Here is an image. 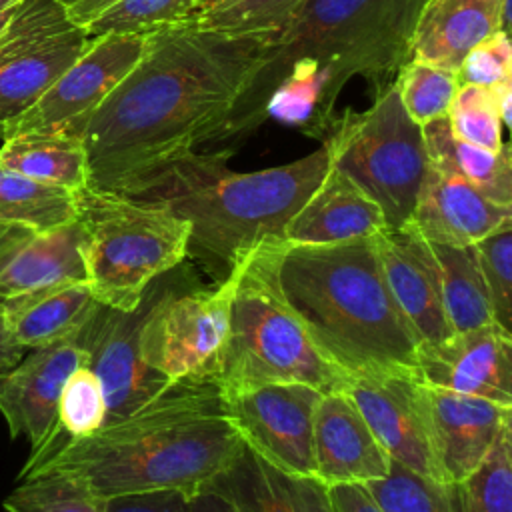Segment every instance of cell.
Here are the masks:
<instances>
[{
	"mask_svg": "<svg viewBox=\"0 0 512 512\" xmlns=\"http://www.w3.org/2000/svg\"><path fill=\"white\" fill-rule=\"evenodd\" d=\"M182 490H150L100 500L102 512H190Z\"/></svg>",
	"mask_w": 512,
	"mask_h": 512,
	"instance_id": "cell-40",
	"label": "cell"
},
{
	"mask_svg": "<svg viewBox=\"0 0 512 512\" xmlns=\"http://www.w3.org/2000/svg\"><path fill=\"white\" fill-rule=\"evenodd\" d=\"M510 0H424L410 58L458 70L462 58L498 30H508Z\"/></svg>",
	"mask_w": 512,
	"mask_h": 512,
	"instance_id": "cell-24",
	"label": "cell"
},
{
	"mask_svg": "<svg viewBox=\"0 0 512 512\" xmlns=\"http://www.w3.org/2000/svg\"><path fill=\"white\" fill-rule=\"evenodd\" d=\"M406 114L420 126L444 118L460 86L454 70L410 58L392 80Z\"/></svg>",
	"mask_w": 512,
	"mask_h": 512,
	"instance_id": "cell-31",
	"label": "cell"
},
{
	"mask_svg": "<svg viewBox=\"0 0 512 512\" xmlns=\"http://www.w3.org/2000/svg\"><path fill=\"white\" fill-rule=\"evenodd\" d=\"M2 506L4 512H102L100 500L80 482L58 472L24 476Z\"/></svg>",
	"mask_w": 512,
	"mask_h": 512,
	"instance_id": "cell-35",
	"label": "cell"
},
{
	"mask_svg": "<svg viewBox=\"0 0 512 512\" xmlns=\"http://www.w3.org/2000/svg\"><path fill=\"white\" fill-rule=\"evenodd\" d=\"M446 120L452 134L462 142L492 152L506 144V122L498 106L496 88L460 84L448 108Z\"/></svg>",
	"mask_w": 512,
	"mask_h": 512,
	"instance_id": "cell-34",
	"label": "cell"
},
{
	"mask_svg": "<svg viewBox=\"0 0 512 512\" xmlns=\"http://www.w3.org/2000/svg\"><path fill=\"white\" fill-rule=\"evenodd\" d=\"M58 2H60V4H64L66 8H70V6H72V4H76L78 0H58Z\"/></svg>",
	"mask_w": 512,
	"mask_h": 512,
	"instance_id": "cell-48",
	"label": "cell"
},
{
	"mask_svg": "<svg viewBox=\"0 0 512 512\" xmlns=\"http://www.w3.org/2000/svg\"><path fill=\"white\" fill-rule=\"evenodd\" d=\"M2 142V168L72 192L88 186L86 152L80 138L68 134L22 132L8 136Z\"/></svg>",
	"mask_w": 512,
	"mask_h": 512,
	"instance_id": "cell-27",
	"label": "cell"
},
{
	"mask_svg": "<svg viewBox=\"0 0 512 512\" xmlns=\"http://www.w3.org/2000/svg\"><path fill=\"white\" fill-rule=\"evenodd\" d=\"M114 2L118 0H78L68 8V14L76 24L86 26L90 20H94L100 12H104Z\"/></svg>",
	"mask_w": 512,
	"mask_h": 512,
	"instance_id": "cell-44",
	"label": "cell"
},
{
	"mask_svg": "<svg viewBox=\"0 0 512 512\" xmlns=\"http://www.w3.org/2000/svg\"><path fill=\"white\" fill-rule=\"evenodd\" d=\"M0 302L12 336L26 350L76 336L100 304L86 280L56 284Z\"/></svg>",
	"mask_w": 512,
	"mask_h": 512,
	"instance_id": "cell-25",
	"label": "cell"
},
{
	"mask_svg": "<svg viewBox=\"0 0 512 512\" xmlns=\"http://www.w3.org/2000/svg\"><path fill=\"white\" fill-rule=\"evenodd\" d=\"M374 238L388 290L416 332L420 344H434L452 334L436 256L430 242L412 226L384 228Z\"/></svg>",
	"mask_w": 512,
	"mask_h": 512,
	"instance_id": "cell-17",
	"label": "cell"
},
{
	"mask_svg": "<svg viewBox=\"0 0 512 512\" xmlns=\"http://www.w3.org/2000/svg\"><path fill=\"white\" fill-rule=\"evenodd\" d=\"M76 220V192L0 166V222L48 232Z\"/></svg>",
	"mask_w": 512,
	"mask_h": 512,
	"instance_id": "cell-29",
	"label": "cell"
},
{
	"mask_svg": "<svg viewBox=\"0 0 512 512\" xmlns=\"http://www.w3.org/2000/svg\"><path fill=\"white\" fill-rule=\"evenodd\" d=\"M170 272L154 278L140 304L132 310L98 304L78 332V342L84 348V364L98 376L104 390V424L132 414L174 386L162 374L148 368L138 352L142 322L168 286Z\"/></svg>",
	"mask_w": 512,
	"mask_h": 512,
	"instance_id": "cell-11",
	"label": "cell"
},
{
	"mask_svg": "<svg viewBox=\"0 0 512 512\" xmlns=\"http://www.w3.org/2000/svg\"><path fill=\"white\" fill-rule=\"evenodd\" d=\"M334 512H384L364 484L328 486Z\"/></svg>",
	"mask_w": 512,
	"mask_h": 512,
	"instance_id": "cell-41",
	"label": "cell"
},
{
	"mask_svg": "<svg viewBox=\"0 0 512 512\" xmlns=\"http://www.w3.org/2000/svg\"><path fill=\"white\" fill-rule=\"evenodd\" d=\"M242 444L216 384H174L88 436L56 434L20 478L66 474L96 500L150 490L194 494L232 464Z\"/></svg>",
	"mask_w": 512,
	"mask_h": 512,
	"instance_id": "cell-3",
	"label": "cell"
},
{
	"mask_svg": "<svg viewBox=\"0 0 512 512\" xmlns=\"http://www.w3.org/2000/svg\"><path fill=\"white\" fill-rule=\"evenodd\" d=\"M460 84L496 88L512 82V44L508 30H498L476 44L456 70Z\"/></svg>",
	"mask_w": 512,
	"mask_h": 512,
	"instance_id": "cell-39",
	"label": "cell"
},
{
	"mask_svg": "<svg viewBox=\"0 0 512 512\" xmlns=\"http://www.w3.org/2000/svg\"><path fill=\"white\" fill-rule=\"evenodd\" d=\"M232 150L188 152L124 196L156 202L190 226L188 258L214 284L224 282L262 242H284V228L330 166L324 146L280 166L236 172Z\"/></svg>",
	"mask_w": 512,
	"mask_h": 512,
	"instance_id": "cell-4",
	"label": "cell"
},
{
	"mask_svg": "<svg viewBox=\"0 0 512 512\" xmlns=\"http://www.w3.org/2000/svg\"><path fill=\"white\" fill-rule=\"evenodd\" d=\"M222 2H226V0H198V10H196V14H200L202 10H208V8L216 6V4H222Z\"/></svg>",
	"mask_w": 512,
	"mask_h": 512,
	"instance_id": "cell-45",
	"label": "cell"
},
{
	"mask_svg": "<svg viewBox=\"0 0 512 512\" xmlns=\"http://www.w3.org/2000/svg\"><path fill=\"white\" fill-rule=\"evenodd\" d=\"M144 48L146 36H92L76 62L68 66L42 98L14 124L8 136L48 132L78 138L88 116L138 64Z\"/></svg>",
	"mask_w": 512,
	"mask_h": 512,
	"instance_id": "cell-13",
	"label": "cell"
},
{
	"mask_svg": "<svg viewBox=\"0 0 512 512\" xmlns=\"http://www.w3.org/2000/svg\"><path fill=\"white\" fill-rule=\"evenodd\" d=\"M320 140L330 164L380 206L386 228L412 220L428 152L422 126L406 114L392 82L364 112L334 116Z\"/></svg>",
	"mask_w": 512,
	"mask_h": 512,
	"instance_id": "cell-8",
	"label": "cell"
},
{
	"mask_svg": "<svg viewBox=\"0 0 512 512\" xmlns=\"http://www.w3.org/2000/svg\"><path fill=\"white\" fill-rule=\"evenodd\" d=\"M456 488L462 512H512V420L502 426L484 462Z\"/></svg>",
	"mask_w": 512,
	"mask_h": 512,
	"instance_id": "cell-32",
	"label": "cell"
},
{
	"mask_svg": "<svg viewBox=\"0 0 512 512\" xmlns=\"http://www.w3.org/2000/svg\"><path fill=\"white\" fill-rule=\"evenodd\" d=\"M26 354V348L20 346L16 342V338L12 336L6 318H4V310H2V302H0V378L4 374H8Z\"/></svg>",
	"mask_w": 512,
	"mask_h": 512,
	"instance_id": "cell-42",
	"label": "cell"
},
{
	"mask_svg": "<svg viewBox=\"0 0 512 512\" xmlns=\"http://www.w3.org/2000/svg\"><path fill=\"white\" fill-rule=\"evenodd\" d=\"M236 268L214 286L196 282L194 268L178 264L140 328L142 362L172 384H216L222 368Z\"/></svg>",
	"mask_w": 512,
	"mask_h": 512,
	"instance_id": "cell-9",
	"label": "cell"
},
{
	"mask_svg": "<svg viewBox=\"0 0 512 512\" xmlns=\"http://www.w3.org/2000/svg\"><path fill=\"white\" fill-rule=\"evenodd\" d=\"M410 222L428 242L462 248L512 222V208L428 162Z\"/></svg>",
	"mask_w": 512,
	"mask_h": 512,
	"instance_id": "cell-20",
	"label": "cell"
},
{
	"mask_svg": "<svg viewBox=\"0 0 512 512\" xmlns=\"http://www.w3.org/2000/svg\"><path fill=\"white\" fill-rule=\"evenodd\" d=\"M414 374L432 388L512 406V334L488 324L418 344Z\"/></svg>",
	"mask_w": 512,
	"mask_h": 512,
	"instance_id": "cell-15",
	"label": "cell"
},
{
	"mask_svg": "<svg viewBox=\"0 0 512 512\" xmlns=\"http://www.w3.org/2000/svg\"><path fill=\"white\" fill-rule=\"evenodd\" d=\"M16 8V6H14ZM14 8H10V10H4V12H0V30L4 28V24L10 20V16H12V12H14Z\"/></svg>",
	"mask_w": 512,
	"mask_h": 512,
	"instance_id": "cell-47",
	"label": "cell"
},
{
	"mask_svg": "<svg viewBox=\"0 0 512 512\" xmlns=\"http://www.w3.org/2000/svg\"><path fill=\"white\" fill-rule=\"evenodd\" d=\"M476 260L490 296L496 322L510 330L512 322V222L502 224L474 244Z\"/></svg>",
	"mask_w": 512,
	"mask_h": 512,
	"instance_id": "cell-37",
	"label": "cell"
},
{
	"mask_svg": "<svg viewBox=\"0 0 512 512\" xmlns=\"http://www.w3.org/2000/svg\"><path fill=\"white\" fill-rule=\"evenodd\" d=\"M190 512H238L226 498L212 490H198L188 496Z\"/></svg>",
	"mask_w": 512,
	"mask_h": 512,
	"instance_id": "cell-43",
	"label": "cell"
},
{
	"mask_svg": "<svg viewBox=\"0 0 512 512\" xmlns=\"http://www.w3.org/2000/svg\"><path fill=\"white\" fill-rule=\"evenodd\" d=\"M198 0H118L90 20V36L136 34L150 36L164 28L184 24L196 16Z\"/></svg>",
	"mask_w": 512,
	"mask_h": 512,
	"instance_id": "cell-33",
	"label": "cell"
},
{
	"mask_svg": "<svg viewBox=\"0 0 512 512\" xmlns=\"http://www.w3.org/2000/svg\"><path fill=\"white\" fill-rule=\"evenodd\" d=\"M280 242H262L236 264L230 332L216 388L246 392L266 384L302 382L320 392H344L350 376L308 338L282 298L276 260Z\"/></svg>",
	"mask_w": 512,
	"mask_h": 512,
	"instance_id": "cell-6",
	"label": "cell"
},
{
	"mask_svg": "<svg viewBox=\"0 0 512 512\" xmlns=\"http://www.w3.org/2000/svg\"><path fill=\"white\" fill-rule=\"evenodd\" d=\"M424 0H302L274 30L210 144L244 140L268 118L322 138L344 86L360 76L376 94L410 60Z\"/></svg>",
	"mask_w": 512,
	"mask_h": 512,
	"instance_id": "cell-2",
	"label": "cell"
},
{
	"mask_svg": "<svg viewBox=\"0 0 512 512\" xmlns=\"http://www.w3.org/2000/svg\"><path fill=\"white\" fill-rule=\"evenodd\" d=\"M204 488L226 498L238 512H334L320 478L284 472L246 444Z\"/></svg>",
	"mask_w": 512,
	"mask_h": 512,
	"instance_id": "cell-22",
	"label": "cell"
},
{
	"mask_svg": "<svg viewBox=\"0 0 512 512\" xmlns=\"http://www.w3.org/2000/svg\"><path fill=\"white\" fill-rule=\"evenodd\" d=\"M92 36L58 0H22L0 30V140L76 62Z\"/></svg>",
	"mask_w": 512,
	"mask_h": 512,
	"instance_id": "cell-10",
	"label": "cell"
},
{
	"mask_svg": "<svg viewBox=\"0 0 512 512\" xmlns=\"http://www.w3.org/2000/svg\"><path fill=\"white\" fill-rule=\"evenodd\" d=\"M22 0H0V12H4V10H10V8H14V6H18Z\"/></svg>",
	"mask_w": 512,
	"mask_h": 512,
	"instance_id": "cell-46",
	"label": "cell"
},
{
	"mask_svg": "<svg viewBox=\"0 0 512 512\" xmlns=\"http://www.w3.org/2000/svg\"><path fill=\"white\" fill-rule=\"evenodd\" d=\"M386 228L380 206L342 170L326 174L284 228L288 244H336L372 238Z\"/></svg>",
	"mask_w": 512,
	"mask_h": 512,
	"instance_id": "cell-23",
	"label": "cell"
},
{
	"mask_svg": "<svg viewBox=\"0 0 512 512\" xmlns=\"http://www.w3.org/2000/svg\"><path fill=\"white\" fill-rule=\"evenodd\" d=\"M440 270L442 302L452 332H466L488 324H498L490 296L476 260L474 246L432 244Z\"/></svg>",
	"mask_w": 512,
	"mask_h": 512,
	"instance_id": "cell-28",
	"label": "cell"
},
{
	"mask_svg": "<svg viewBox=\"0 0 512 512\" xmlns=\"http://www.w3.org/2000/svg\"><path fill=\"white\" fill-rule=\"evenodd\" d=\"M364 486L384 512H462L456 484L420 476L394 460L384 478Z\"/></svg>",
	"mask_w": 512,
	"mask_h": 512,
	"instance_id": "cell-30",
	"label": "cell"
},
{
	"mask_svg": "<svg viewBox=\"0 0 512 512\" xmlns=\"http://www.w3.org/2000/svg\"><path fill=\"white\" fill-rule=\"evenodd\" d=\"M276 278L308 338L348 376L414 372L420 340L388 290L374 238L280 242Z\"/></svg>",
	"mask_w": 512,
	"mask_h": 512,
	"instance_id": "cell-5",
	"label": "cell"
},
{
	"mask_svg": "<svg viewBox=\"0 0 512 512\" xmlns=\"http://www.w3.org/2000/svg\"><path fill=\"white\" fill-rule=\"evenodd\" d=\"M86 280L78 222L48 232L6 224L0 234V300Z\"/></svg>",
	"mask_w": 512,
	"mask_h": 512,
	"instance_id": "cell-21",
	"label": "cell"
},
{
	"mask_svg": "<svg viewBox=\"0 0 512 512\" xmlns=\"http://www.w3.org/2000/svg\"><path fill=\"white\" fill-rule=\"evenodd\" d=\"M312 454L316 476L326 484H368L390 470L364 416L346 392H324L314 410Z\"/></svg>",
	"mask_w": 512,
	"mask_h": 512,
	"instance_id": "cell-18",
	"label": "cell"
},
{
	"mask_svg": "<svg viewBox=\"0 0 512 512\" xmlns=\"http://www.w3.org/2000/svg\"><path fill=\"white\" fill-rule=\"evenodd\" d=\"M344 392L390 460L420 476L446 482L434 450L424 386L414 372L350 376Z\"/></svg>",
	"mask_w": 512,
	"mask_h": 512,
	"instance_id": "cell-14",
	"label": "cell"
},
{
	"mask_svg": "<svg viewBox=\"0 0 512 512\" xmlns=\"http://www.w3.org/2000/svg\"><path fill=\"white\" fill-rule=\"evenodd\" d=\"M322 394L302 382H280L220 394V400L242 442L258 456L284 472L316 476L312 422Z\"/></svg>",
	"mask_w": 512,
	"mask_h": 512,
	"instance_id": "cell-12",
	"label": "cell"
},
{
	"mask_svg": "<svg viewBox=\"0 0 512 512\" xmlns=\"http://www.w3.org/2000/svg\"><path fill=\"white\" fill-rule=\"evenodd\" d=\"M104 422L106 398L102 384L86 364H80L66 378L60 392L56 434L68 438H82L102 428Z\"/></svg>",
	"mask_w": 512,
	"mask_h": 512,
	"instance_id": "cell-36",
	"label": "cell"
},
{
	"mask_svg": "<svg viewBox=\"0 0 512 512\" xmlns=\"http://www.w3.org/2000/svg\"><path fill=\"white\" fill-rule=\"evenodd\" d=\"M266 46L194 18L146 36L138 64L80 130L88 186L126 194L170 162L212 142Z\"/></svg>",
	"mask_w": 512,
	"mask_h": 512,
	"instance_id": "cell-1",
	"label": "cell"
},
{
	"mask_svg": "<svg viewBox=\"0 0 512 512\" xmlns=\"http://www.w3.org/2000/svg\"><path fill=\"white\" fill-rule=\"evenodd\" d=\"M80 364H84V348L76 334L32 348L0 378V412L8 424L10 438L24 434L32 454H38L56 434L60 392L66 378Z\"/></svg>",
	"mask_w": 512,
	"mask_h": 512,
	"instance_id": "cell-16",
	"label": "cell"
},
{
	"mask_svg": "<svg viewBox=\"0 0 512 512\" xmlns=\"http://www.w3.org/2000/svg\"><path fill=\"white\" fill-rule=\"evenodd\" d=\"M428 162L460 176L496 204L512 208V154L506 142L500 150L472 146L458 140L446 116L422 126Z\"/></svg>",
	"mask_w": 512,
	"mask_h": 512,
	"instance_id": "cell-26",
	"label": "cell"
},
{
	"mask_svg": "<svg viewBox=\"0 0 512 512\" xmlns=\"http://www.w3.org/2000/svg\"><path fill=\"white\" fill-rule=\"evenodd\" d=\"M422 386L442 476L460 484L484 462L502 426L512 420V406Z\"/></svg>",
	"mask_w": 512,
	"mask_h": 512,
	"instance_id": "cell-19",
	"label": "cell"
},
{
	"mask_svg": "<svg viewBox=\"0 0 512 512\" xmlns=\"http://www.w3.org/2000/svg\"><path fill=\"white\" fill-rule=\"evenodd\" d=\"M4 228H6V224H2V222H0V234L4 232Z\"/></svg>",
	"mask_w": 512,
	"mask_h": 512,
	"instance_id": "cell-49",
	"label": "cell"
},
{
	"mask_svg": "<svg viewBox=\"0 0 512 512\" xmlns=\"http://www.w3.org/2000/svg\"><path fill=\"white\" fill-rule=\"evenodd\" d=\"M302 0H226L202 10L194 20L230 34H262L274 30Z\"/></svg>",
	"mask_w": 512,
	"mask_h": 512,
	"instance_id": "cell-38",
	"label": "cell"
},
{
	"mask_svg": "<svg viewBox=\"0 0 512 512\" xmlns=\"http://www.w3.org/2000/svg\"><path fill=\"white\" fill-rule=\"evenodd\" d=\"M86 284L110 308L132 310L150 282L188 258L190 226L166 206L116 192H76Z\"/></svg>",
	"mask_w": 512,
	"mask_h": 512,
	"instance_id": "cell-7",
	"label": "cell"
}]
</instances>
